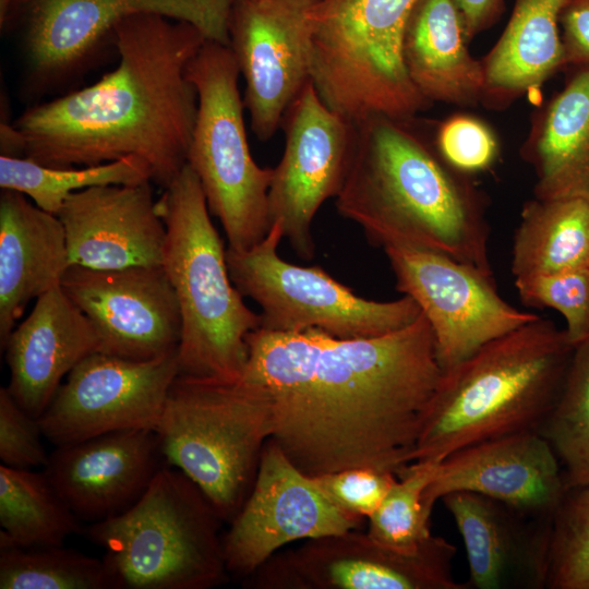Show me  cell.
Instances as JSON below:
<instances>
[{"label": "cell", "mask_w": 589, "mask_h": 589, "mask_svg": "<svg viewBox=\"0 0 589 589\" xmlns=\"http://www.w3.org/2000/svg\"><path fill=\"white\" fill-rule=\"evenodd\" d=\"M63 225L16 191L0 194V347L31 300L61 286L70 267Z\"/></svg>", "instance_id": "cb8c5ba5"}, {"label": "cell", "mask_w": 589, "mask_h": 589, "mask_svg": "<svg viewBox=\"0 0 589 589\" xmlns=\"http://www.w3.org/2000/svg\"><path fill=\"white\" fill-rule=\"evenodd\" d=\"M38 419L25 411L9 393L0 388V460L1 465L34 469L44 467L48 454L41 438Z\"/></svg>", "instance_id": "74e56055"}, {"label": "cell", "mask_w": 589, "mask_h": 589, "mask_svg": "<svg viewBox=\"0 0 589 589\" xmlns=\"http://www.w3.org/2000/svg\"><path fill=\"white\" fill-rule=\"evenodd\" d=\"M413 119L377 115L356 123L337 211L383 249L431 250L493 274L485 194L441 156Z\"/></svg>", "instance_id": "3957f363"}, {"label": "cell", "mask_w": 589, "mask_h": 589, "mask_svg": "<svg viewBox=\"0 0 589 589\" xmlns=\"http://www.w3.org/2000/svg\"><path fill=\"white\" fill-rule=\"evenodd\" d=\"M278 444L265 443L252 489L223 536L229 575L245 579L284 545L358 529Z\"/></svg>", "instance_id": "2e32d148"}, {"label": "cell", "mask_w": 589, "mask_h": 589, "mask_svg": "<svg viewBox=\"0 0 589 589\" xmlns=\"http://www.w3.org/2000/svg\"><path fill=\"white\" fill-rule=\"evenodd\" d=\"M441 501L465 544L468 588H546L553 518H533L473 492H452Z\"/></svg>", "instance_id": "7402d4cb"}, {"label": "cell", "mask_w": 589, "mask_h": 589, "mask_svg": "<svg viewBox=\"0 0 589 589\" xmlns=\"http://www.w3.org/2000/svg\"><path fill=\"white\" fill-rule=\"evenodd\" d=\"M438 462L412 461L398 472L382 504L368 519L366 533L377 543L397 552H418L433 536L423 492L433 479Z\"/></svg>", "instance_id": "d6a6232c"}, {"label": "cell", "mask_w": 589, "mask_h": 589, "mask_svg": "<svg viewBox=\"0 0 589 589\" xmlns=\"http://www.w3.org/2000/svg\"><path fill=\"white\" fill-rule=\"evenodd\" d=\"M153 429H127L56 446L43 471L81 520L129 509L166 465Z\"/></svg>", "instance_id": "ffe728a7"}, {"label": "cell", "mask_w": 589, "mask_h": 589, "mask_svg": "<svg viewBox=\"0 0 589 589\" xmlns=\"http://www.w3.org/2000/svg\"><path fill=\"white\" fill-rule=\"evenodd\" d=\"M233 0H15L3 31H16L21 93L33 104L68 93L113 47L124 17L151 12L191 23L209 40L229 46ZM62 95V94H61Z\"/></svg>", "instance_id": "9c48e42d"}, {"label": "cell", "mask_w": 589, "mask_h": 589, "mask_svg": "<svg viewBox=\"0 0 589 589\" xmlns=\"http://www.w3.org/2000/svg\"><path fill=\"white\" fill-rule=\"evenodd\" d=\"M572 68L563 88L533 118L520 148L541 200H589V63Z\"/></svg>", "instance_id": "484cf974"}, {"label": "cell", "mask_w": 589, "mask_h": 589, "mask_svg": "<svg viewBox=\"0 0 589 589\" xmlns=\"http://www.w3.org/2000/svg\"><path fill=\"white\" fill-rule=\"evenodd\" d=\"M318 488L340 510L370 518L397 481L394 472L350 468L313 477Z\"/></svg>", "instance_id": "8d00e7d4"}, {"label": "cell", "mask_w": 589, "mask_h": 589, "mask_svg": "<svg viewBox=\"0 0 589 589\" xmlns=\"http://www.w3.org/2000/svg\"><path fill=\"white\" fill-rule=\"evenodd\" d=\"M549 589H589V485L567 490L551 529Z\"/></svg>", "instance_id": "836d02e7"}, {"label": "cell", "mask_w": 589, "mask_h": 589, "mask_svg": "<svg viewBox=\"0 0 589 589\" xmlns=\"http://www.w3.org/2000/svg\"><path fill=\"white\" fill-rule=\"evenodd\" d=\"M315 0H233L228 33L240 74L251 129L267 141L311 81L306 12Z\"/></svg>", "instance_id": "e0dca14e"}, {"label": "cell", "mask_w": 589, "mask_h": 589, "mask_svg": "<svg viewBox=\"0 0 589 589\" xmlns=\"http://www.w3.org/2000/svg\"><path fill=\"white\" fill-rule=\"evenodd\" d=\"M468 43L453 0H416L404 32L402 59L410 81L431 104H481L484 68Z\"/></svg>", "instance_id": "d4e9b609"}, {"label": "cell", "mask_w": 589, "mask_h": 589, "mask_svg": "<svg viewBox=\"0 0 589 589\" xmlns=\"http://www.w3.org/2000/svg\"><path fill=\"white\" fill-rule=\"evenodd\" d=\"M177 351L147 360L94 352L67 375L38 418L55 446L127 429L155 430L177 376Z\"/></svg>", "instance_id": "9a60e30c"}, {"label": "cell", "mask_w": 589, "mask_h": 589, "mask_svg": "<svg viewBox=\"0 0 589 589\" xmlns=\"http://www.w3.org/2000/svg\"><path fill=\"white\" fill-rule=\"evenodd\" d=\"M581 267H589V200L527 202L513 239L514 278Z\"/></svg>", "instance_id": "83f0119b"}, {"label": "cell", "mask_w": 589, "mask_h": 589, "mask_svg": "<svg viewBox=\"0 0 589 589\" xmlns=\"http://www.w3.org/2000/svg\"><path fill=\"white\" fill-rule=\"evenodd\" d=\"M574 348L564 329L538 316L442 371L412 461L441 462L483 441L540 432Z\"/></svg>", "instance_id": "277c9868"}, {"label": "cell", "mask_w": 589, "mask_h": 589, "mask_svg": "<svg viewBox=\"0 0 589 589\" xmlns=\"http://www.w3.org/2000/svg\"><path fill=\"white\" fill-rule=\"evenodd\" d=\"M61 288L94 327L98 352L147 361L177 351L181 315L163 266L103 271L71 265Z\"/></svg>", "instance_id": "ac0fdd59"}, {"label": "cell", "mask_w": 589, "mask_h": 589, "mask_svg": "<svg viewBox=\"0 0 589 589\" xmlns=\"http://www.w3.org/2000/svg\"><path fill=\"white\" fill-rule=\"evenodd\" d=\"M283 238L280 225L274 223L252 248L226 249L233 285L261 306V328L279 333L316 329L340 339L366 338L401 329L421 314L409 296L369 300L320 266L285 261L277 251Z\"/></svg>", "instance_id": "8fae6325"}, {"label": "cell", "mask_w": 589, "mask_h": 589, "mask_svg": "<svg viewBox=\"0 0 589 589\" xmlns=\"http://www.w3.org/2000/svg\"><path fill=\"white\" fill-rule=\"evenodd\" d=\"M1 350L10 371L9 393L38 419L71 370L99 351V340L87 317L59 286L36 299Z\"/></svg>", "instance_id": "603a6c76"}, {"label": "cell", "mask_w": 589, "mask_h": 589, "mask_svg": "<svg viewBox=\"0 0 589 589\" xmlns=\"http://www.w3.org/2000/svg\"><path fill=\"white\" fill-rule=\"evenodd\" d=\"M1 589H116L103 558L61 545L0 543Z\"/></svg>", "instance_id": "4dcf8cb0"}, {"label": "cell", "mask_w": 589, "mask_h": 589, "mask_svg": "<svg viewBox=\"0 0 589 589\" xmlns=\"http://www.w3.org/2000/svg\"><path fill=\"white\" fill-rule=\"evenodd\" d=\"M157 200L166 225L163 267L181 315L179 375L240 380L248 335L261 326L233 285L224 243L214 227L201 182L185 165Z\"/></svg>", "instance_id": "5b68a950"}, {"label": "cell", "mask_w": 589, "mask_h": 589, "mask_svg": "<svg viewBox=\"0 0 589 589\" xmlns=\"http://www.w3.org/2000/svg\"><path fill=\"white\" fill-rule=\"evenodd\" d=\"M540 433L560 460L567 490L589 485V336L575 346L560 397Z\"/></svg>", "instance_id": "1f68e13d"}, {"label": "cell", "mask_w": 589, "mask_h": 589, "mask_svg": "<svg viewBox=\"0 0 589 589\" xmlns=\"http://www.w3.org/2000/svg\"><path fill=\"white\" fill-rule=\"evenodd\" d=\"M206 39L163 14L124 17L113 31L118 65L92 85L29 105L12 122L16 155L53 168L137 156L165 189L187 165L199 104L187 67Z\"/></svg>", "instance_id": "7a4b0ae2"}, {"label": "cell", "mask_w": 589, "mask_h": 589, "mask_svg": "<svg viewBox=\"0 0 589 589\" xmlns=\"http://www.w3.org/2000/svg\"><path fill=\"white\" fill-rule=\"evenodd\" d=\"M15 0H0V28L3 31L8 23Z\"/></svg>", "instance_id": "60d3db41"}, {"label": "cell", "mask_w": 589, "mask_h": 589, "mask_svg": "<svg viewBox=\"0 0 589 589\" xmlns=\"http://www.w3.org/2000/svg\"><path fill=\"white\" fill-rule=\"evenodd\" d=\"M416 0H315L306 12L311 81L354 124L412 119L432 106L410 81L402 38Z\"/></svg>", "instance_id": "ba28073f"}, {"label": "cell", "mask_w": 589, "mask_h": 589, "mask_svg": "<svg viewBox=\"0 0 589 589\" xmlns=\"http://www.w3.org/2000/svg\"><path fill=\"white\" fill-rule=\"evenodd\" d=\"M80 524L43 470L0 465V543L61 545Z\"/></svg>", "instance_id": "f1b7e54d"}, {"label": "cell", "mask_w": 589, "mask_h": 589, "mask_svg": "<svg viewBox=\"0 0 589 589\" xmlns=\"http://www.w3.org/2000/svg\"><path fill=\"white\" fill-rule=\"evenodd\" d=\"M285 148L268 190L272 225L278 223L296 254L314 256L313 219L323 203L336 197L354 152L357 127L329 108L312 81L286 110Z\"/></svg>", "instance_id": "5bb4252c"}, {"label": "cell", "mask_w": 589, "mask_h": 589, "mask_svg": "<svg viewBox=\"0 0 589 589\" xmlns=\"http://www.w3.org/2000/svg\"><path fill=\"white\" fill-rule=\"evenodd\" d=\"M515 287L525 305L560 312L574 346L589 336V267L516 278Z\"/></svg>", "instance_id": "e575fe53"}, {"label": "cell", "mask_w": 589, "mask_h": 589, "mask_svg": "<svg viewBox=\"0 0 589 589\" xmlns=\"http://www.w3.org/2000/svg\"><path fill=\"white\" fill-rule=\"evenodd\" d=\"M462 20L466 37L472 40L501 16L504 0H453Z\"/></svg>", "instance_id": "ab89813d"}, {"label": "cell", "mask_w": 589, "mask_h": 589, "mask_svg": "<svg viewBox=\"0 0 589 589\" xmlns=\"http://www.w3.org/2000/svg\"><path fill=\"white\" fill-rule=\"evenodd\" d=\"M155 431L165 462L190 478L230 522L252 489L273 432L262 388L241 378L178 375Z\"/></svg>", "instance_id": "52a82bcc"}, {"label": "cell", "mask_w": 589, "mask_h": 589, "mask_svg": "<svg viewBox=\"0 0 589 589\" xmlns=\"http://www.w3.org/2000/svg\"><path fill=\"white\" fill-rule=\"evenodd\" d=\"M151 182L89 187L65 200L57 216L70 265L103 271L163 266L167 229Z\"/></svg>", "instance_id": "44dd1931"}, {"label": "cell", "mask_w": 589, "mask_h": 589, "mask_svg": "<svg viewBox=\"0 0 589 589\" xmlns=\"http://www.w3.org/2000/svg\"><path fill=\"white\" fill-rule=\"evenodd\" d=\"M473 492L533 518L552 519L566 492L560 460L539 431L483 441L445 457L423 492L434 504L452 492Z\"/></svg>", "instance_id": "d6986e66"}, {"label": "cell", "mask_w": 589, "mask_h": 589, "mask_svg": "<svg viewBox=\"0 0 589 589\" xmlns=\"http://www.w3.org/2000/svg\"><path fill=\"white\" fill-rule=\"evenodd\" d=\"M455 554L442 537L407 554L353 529L277 552L243 580L255 589H468L453 577Z\"/></svg>", "instance_id": "7c38bea8"}, {"label": "cell", "mask_w": 589, "mask_h": 589, "mask_svg": "<svg viewBox=\"0 0 589 589\" xmlns=\"http://www.w3.org/2000/svg\"><path fill=\"white\" fill-rule=\"evenodd\" d=\"M220 518L203 491L167 464L129 509L88 524L116 589H211L228 579Z\"/></svg>", "instance_id": "8992f818"}, {"label": "cell", "mask_w": 589, "mask_h": 589, "mask_svg": "<svg viewBox=\"0 0 589 589\" xmlns=\"http://www.w3.org/2000/svg\"><path fill=\"white\" fill-rule=\"evenodd\" d=\"M565 67L589 63V0H570L560 19Z\"/></svg>", "instance_id": "f35d334b"}, {"label": "cell", "mask_w": 589, "mask_h": 589, "mask_svg": "<svg viewBox=\"0 0 589 589\" xmlns=\"http://www.w3.org/2000/svg\"><path fill=\"white\" fill-rule=\"evenodd\" d=\"M240 70L229 46L206 39L187 67L197 93V115L187 164L196 173L228 248L245 251L272 227L268 190L274 168L253 159L243 119Z\"/></svg>", "instance_id": "30bf717a"}, {"label": "cell", "mask_w": 589, "mask_h": 589, "mask_svg": "<svg viewBox=\"0 0 589 589\" xmlns=\"http://www.w3.org/2000/svg\"><path fill=\"white\" fill-rule=\"evenodd\" d=\"M434 142L449 165L468 175L488 170L498 155V143L492 130L468 115L452 116L441 122Z\"/></svg>", "instance_id": "d590c367"}, {"label": "cell", "mask_w": 589, "mask_h": 589, "mask_svg": "<svg viewBox=\"0 0 589 589\" xmlns=\"http://www.w3.org/2000/svg\"><path fill=\"white\" fill-rule=\"evenodd\" d=\"M146 181H152L151 168L137 156L81 168H53L27 157L0 156V188L20 192L55 215L74 192L96 185Z\"/></svg>", "instance_id": "f546056e"}, {"label": "cell", "mask_w": 589, "mask_h": 589, "mask_svg": "<svg viewBox=\"0 0 589 589\" xmlns=\"http://www.w3.org/2000/svg\"><path fill=\"white\" fill-rule=\"evenodd\" d=\"M384 252L397 290L416 301L431 326L442 371L539 316L510 305L493 274L476 266L425 249L386 247Z\"/></svg>", "instance_id": "4fadbf2b"}, {"label": "cell", "mask_w": 589, "mask_h": 589, "mask_svg": "<svg viewBox=\"0 0 589 589\" xmlns=\"http://www.w3.org/2000/svg\"><path fill=\"white\" fill-rule=\"evenodd\" d=\"M570 0H515L507 25L482 59L481 104L503 110L565 68L560 19Z\"/></svg>", "instance_id": "4316f807"}, {"label": "cell", "mask_w": 589, "mask_h": 589, "mask_svg": "<svg viewBox=\"0 0 589 589\" xmlns=\"http://www.w3.org/2000/svg\"><path fill=\"white\" fill-rule=\"evenodd\" d=\"M247 346L241 380L266 395L271 438L302 472L397 473L412 462L442 375L422 313L401 329L366 338L259 327Z\"/></svg>", "instance_id": "6da1fadb"}]
</instances>
